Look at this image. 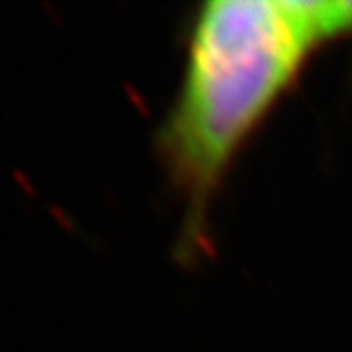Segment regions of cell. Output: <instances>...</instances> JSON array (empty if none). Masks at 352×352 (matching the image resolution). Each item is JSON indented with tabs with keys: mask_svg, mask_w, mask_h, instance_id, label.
<instances>
[{
	"mask_svg": "<svg viewBox=\"0 0 352 352\" xmlns=\"http://www.w3.org/2000/svg\"><path fill=\"white\" fill-rule=\"evenodd\" d=\"M320 47L308 0H210L197 9L179 94L157 132L183 202V259L210 250L212 208L236 160Z\"/></svg>",
	"mask_w": 352,
	"mask_h": 352,
	"instance_id": "cell-1",
	"label": "cell"
}]
</instances>
